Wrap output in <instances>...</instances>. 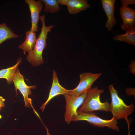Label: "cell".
Wrapping results in <instances>:
<instances>
[{"mask_svg":"<svg viewBox=\"0 0 135 135\" xmlns=\"http://www.w3.org/2000/svg\"><path fill=\"white\" fill-rule=\"evenodd\" d=\"M18 37V35L14 34L5 23L0 24V44L7 40Z\"/></svg>","mask_w":135,"mask_h":135,"instance_id":"15","label":"cell"},{"mask_svg":"<svg viewBox=\"0 0 135 135\" xmlns=\"http://www.w3.org/2000/svg\"><path fill=\"white\" fill-rule=\"evenodd\" d=\"M104 92L103 90H100L96 87L89 89L78 110L85 113H92L98 110L110 112V104L107 101L102 102L100 101V95Z\"/></svg>","mask_w":135,"mask_h":135,"instance_id":"2","label":"cell"},{"mask_svg":"<svg viewBox=\"0 0 135 135\" xmlns=\"http://www.w3.org/2000/svg\"><path fill=\"white\" fill-rule=\"evenodd\" d=\"M26 3L29 6L31 18L32 26L30 31L36 32L38 28V23L40 19V14L43 8L42 0L35 1L34 0H25Z\"/></svg>","mask_w":135,"mask_h":135,"instance_id":"8","label":"cell"},{"mask_svg":"<svg viewBox=\"0 0 135 135\" xmlns=\"http://www.w3.org/2000/svg\"><path fill=\"white\" fill-rule=\"evenodd\" d=\"M71 90H68L59 84L57 75L54 70L52 74V82L48 98L46 102L41 106L40 108L43 112L46 106L53 98L60 94H68Z\"/></svg>","mask_w":135,"mask_h":135,"instance_id":"9","label":"cell"},{"mask_svg":"<svg viewBox=\"0 0 135 135\" xmlns=\"http://www.w3.org/2000/svg\"><path fill=\"white\" fill-rule=\"evenodd\" d=\"M130 122L128 120V122H127L128 125V135H131L130 127Z\"/></svg>","mask_w":135,"mask_h":135,"instance_id":"23","label":"cell"},{"mask_svg":"<svg viewBox=\"0 0 135 135\" xmlns=\"http://www.w3.org/2000/svg\"><path fill=\"white\" fill-rule=\"evenodd\" d=\"M87 91L78 96L69 94L64 96L66 101L64 119L68 124L77 115V109L83 102L86 96Z\"/></svg>","mask_w":135,"mask_h":135,"instance_id":"5","label":"cell"},{"mask_svg":"<svg viewBox=\"0 0 135 135\" xmlns=\"http://www.w3.org/2000/svg\"><path fill=\"white\" fill-rule=\"evenodd\" d=\"M21 59H19L18 62L13 66L0 70V78H4L7 80L8 84L12 82V78L17 68L19 65Z\"/></svg>","mask_w":135,"mask_h":135,"instance_id":"16","label":"cell"},{"mask_svg":"<svg viewBox=\"0 0 135 135\" xmlns=\"http://www.w3.org/2000/svg\"><path fill=\"white\" fill-rule=\"evenodd\" d=\"M45 127L47 133V135H51L50 133L49 132H48V129L47 128L46 126H45Z\"/></svg>","mask_w":135,"mask_h":135,"instance_id":"24","label":"cell"},{"mask_svg":"<svg viewBox=\"0 0 135 135\" xmlns=\"http://www.w3.org/2000/svg\"><path fill=\"white\" fill-rule=\"evenodd\" d=\"M37 38L35 32L30 30L26 32V38L24 41L18 47L23 50L24 53L32 50L34 48Z\"/></svg>","mask_w":135,"mask_h":135,"instance_id":"13","label":"cell"},{"mask_svg":"<svg viewBox=\"0 0 135 135\" xmlns=\"http://www.w3.org/2000/svg\"><path fill=\"white\" fill-rule=\"evenodd\" d=\"M45 15L40 16V19L42 23L41 31L37 38L35 46L32 50L28 52L26 59L32 65L36 66L44 63L42 54L44 49L46 46V40L48 33L54 26V25H46Z\"/></svg>","mask_w":135,"mask_h":135,"instance_id":"1","label":"cell"},{"mask_svg":"<svg viewBox=\"0 0 135 135\" xmlns=\"http://www.w3.org/2000/svg\"><path fill=\"white\" fill-rule=\"evenodd\" d=\"M77 115L72 121L86 120L94 126L100 127H107L110 129L119 131L117 120L114 117L109 120H105L98 116L93 112L85 113L77 111Z\"/></svg>","mask_w":135,"mask_h":135,"instance_id":"4","label":"cell"},{"mask_svg":"<svg viewBox=\"0 0 135 135\" xmlns=\"http://www.w3.org/2000/svg\"><path fill=\"white\" fill-rule=\"evenodd\" d=\"M42 1L44 5V10L46 12L55 13L61 9L56 0H42Z\"/></svg>","mask_w":135,"mask_h":135,"instance_id":"17","label":"cell"},{"mask_svg":"<svg viewBox=\"0 0 135 135\" xmlns=\"http://www.w3.org/2000/svg\"><path fill=\"white\" fill-rule=\"evenodd\" d=\"M5 100L2 96H0V110L2 108L4 107V102Z\"/></svg>","mask_w":135,"mask_h":135,"instance_id":"22","label":"cell"},{"mask_svg":"<svg viewBox=\"0 0 135 135\" xmlns=\"http://www.w3.org/2000/svg\"><path fill=\"white\" fill-rule=\"evenodd\" d=\"M101 1L102 7L107 17L105 26L110 31L112 30L116 22L114 14L115 0H101Z\"/></svg>","mask_w":135,"mask_h":135,"instance_id":"11","label":"cell"},{"mask_svg":"<svg viewBox=\"0 0 135 135\" xmlns=\"http://www.w3.org/2000/svg\"><path fill=\"white\" fill-rule=\"evenodd\" d=\"M120 11L123 21V24L121 25V29L126 31L135 27V10L128 6H123L120 8Z\"/></svg>","mask_w":135,"mask_h":135,"instance_id":"10","label":"cell"},{"mask_svg":"<svg viewBox=\"0 0 135 135\" xmlns=\"http://www.w3.org/2000/svg\"><path fill=\"white\" fill-rule=\"evenodd\" d=\"M121 4L122 6H128L129 4H135L134 0H121Z\"/></svg>","mask_w":135,"mask_h":135,"instance_id":"18","label":"cell"},{"mask_svg":"<svg viewBox=\"0 0 135 135\" xmlns=\"http://www.w3.org/2000/svg\"><path fill=\"white\" fill-rule=\"evenodd\" d=\"M129 68L130 72L134 74H135V61L131 60V63L130 64Z\"/></svg>","mask_w":135,"mask_h":135,"instance_id":"20","label":"cell"},{"mask_svg":"<svg viewBox=\"0 0 135 135\" xmlns=\"http://www.w3.org/2000/svg\"><path fill=\"white\" fill-rule=\"evenodd\" d=\"M87 0H69L66 5L69 13L75 14L83 10H87L90 7Z\"/></svg>","mask_w":135,"mask_h":135,"instance_id":"12","label":"cell"},{"mask_svg":"<svg viewBox=\"0 0 135 135\" xmlns=\"http://www.w3.org/2000/svg\"><path fill=\"white\" fill-rule=\"evenodd\" d=\"M108 89L110 94L111 102L110 104L111 112L116 120L124 119L127 122L128 117L134 110V104L132 103L126 105L119 96L118 91L114 88L113 84L110 85Z\"/></svg>","mask_w":135,"mask_h":135,"instance_id":"3","label":"cell"},{"mask_svg":"<svg viewBox=\"0 0 135 135\" xmlns=\"http://www.w3.org/2000/svg\"><path fill=\"white\" fill-rule=\"evenodd\" d=\"M115 41L120 40L126 42L128 44L135 46V27L129 29L126 31L124 34H118L113 38Z\"/></svg>","mask_w":135,"mask_h":135,"instance_id":"14","label":"cell"},{"mask_svg":"<svg viewBox=\"0 0 135 135\" xmlns=\"http://www.w3.org/2000/svg\"><path fill=\"white\" fill-rule=\"evenodd\" d=\"M69 0H57L59 4L61 5L66 6Z\"/></svg>","mask_w":135,"mask_h":135,"instance_id":"21","label":"cell"},{"mask_svg":"<svg viewBox=\"0 0 135 135\" xmlns=\"http://www.w3.org/2000/svg\"><path fill=\"white\" fill-rule=\"evenodd\" d=\"M102 74L101 73L94 74L85 72L80 75V80L78 86L74 89L71 90L69 94L79 96L84 92L91 88L94 83Z\"/></svg>","mask_w":135,"mask_h":135,"instance_id":"6","label":"cell"},{"mask_svg":"<svg viewBox=\"0 0 135 135\" xmlns=\"http://www.w3.org/2000/svg\"><path fill=\"white\" fill-rule=\"evenodd\" d=\"M135 88H127L125 90V92L128 96L133 95L135 96Z\"/></svg>","mask_w":135,"mask_h":135,"instance_id":"19","label":"cell"},{"mask_svg":"<svg viewBox=\"0 0 135 135\" xmlns=\"http://www.w3.org/2000/svg\"><path fill=\"white\" fill-rule=\"evenodd\" d=\"M12 81L14 83L16 93L17 90H19L23 96L24 106L30 108V104L32 105V100L28 98V96L32 94L30 89L35 88L36 86H28L26 85L23 76L20 74L18 68L13 76Z\"/></svg>","mask_w":135,"mask_h":135,"instance_id":"7","label":"cell"}]
</instances>
